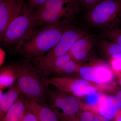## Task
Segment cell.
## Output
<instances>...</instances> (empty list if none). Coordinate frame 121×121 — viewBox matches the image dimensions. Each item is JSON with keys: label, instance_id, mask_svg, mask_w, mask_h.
Listing matches in <instances>:
<instances>
[{"label": "cell", "instance_id": "cell-6", "mask_svg": "<svg viewBox=\"0 0 121 121\" xmlns=\"http://www.w3.org/2000/svg\"><path fill=\"white\" fill-rule=\"evenodd\" d=\"M121 14V0H101L87 10L86 17L93 26L107 28Z\"/></svg>", "mask_w": 121, "mask_h": 121}, {"label": "cell", "instance_id": "cell-15", "mask_svg": "<svg viewBox=\"0 0 121 121\" xmlns=\"http://www.w3.org/2000/svg\"><path fill=\"white\" fill-rule=\"evenodd\" d=\"M28 107L39 121H60L58 115L47 104L29 100Z\"/></svg>", "mask_w": 121, "mask_h": 121}, {"label": "cell", "instance_id": "cell-12", "mask_svg": "<svg viewBox=\"0 0 121 121\" xmlns=\"http://www.w3.org/2000/svg\"><path fill=\"white\" fill-rule=\"evenodd\" d=\"M94 44L93 36L86 35L74 44L69 53L73 60L78 64L88 57L93 50Z\"/></svg>", "mask_w": 121, "mask_h": 121}, {"label": "cell", "instance_id": "cell-13", "mask_svg": "<svg viewBox=\"0 0 121 121\" xmlns=\"http://www.w3.org/2000/svg\"><path fill=\"white\" fill-rule=\"evenodd\" d=\"M29 103V100L21 95L0 121H22Z\"/></svg>", "mask_w": 121, "mask_h": 121}, {"label": "cell", "instance_id": "cell-1", "mask_svg": "<svg viewBox=\"0 0 121 121\" xmlns=\"http://www.w3.org/2000/svg\"><path fill=\"white\" fill-rule=\"evenodd\" d=\"M71 26L60 24L42 26L25 41L19 53L37 67L45 55L58 44L64 33Z\"/></svg>", "mask_w": 121, "mask_h": 121}, {"label": "cell", "instance_id": "cell-17", "mask_svg": "<svg viewBox=\"0 0 121 121\" xmlns=\"http://www.w3.org/2000/svg\"><path fill=\"white\" fill-rule=\"evenodd\" d=\"M101 51H102L110 59L121 61V46L105 39L99 40L98 42Z\"/></svg>", "mask_w": 121, "mask_h": 121}, {"label": "cell", "instance_id": "cell-9", "mask_svg": "<svg viewBox=\"0 0 121 121\" xmlns=\"http://www.w3.org/2000/svg\"><path fill=\"white\" fill-rule=\"evenodd\" d=\"M78 72L84 80L101 86L112 81L113 73L108 65L101 62L79 66Z\"/></svg>", "mask_w": 121, "mask_h": 121}, {"label": "cell", "instance_id": "cell-3", "mask_svg": "<svg viewBox=\"0 0 121 121\" xmlns=\"http://www.w3.org/2000/svg\"><path fill=\"white\" fill-rule=\"evenodd\" d=\"M18 73L15 84L21 95L29 101L47 104L48 85L29 60L24 59L17 62Z\"/></svg>", "mask_w": 121, "mask_h": 121}, {"label": "cell", "instance_id": "cell-16", "mask_svg": "<svg viewBox=\"0 0 121 121\" xmlns=\"http://www.w3.org/2000/svg\"><path fill=\"white\" fill-rule=\"evenodd\" d=\"M17 73V62L2 67L0 70V90L9 88L15 84Z\"/></svg>", "mask_w": 121, "mask_h": 121}, {"label": "cell", "instance_id": "cell-10", "mask_svg": "<svg viewBox=\"0 0 121 121\" xmlns=\"http://www.w3.org/2000/svg\"><path fill=\"white\" fill-rule=\"evenodd\" d=\"M24 4L23 0H0V35L18 16Z\"/></svg>", "mask_w": 121, "mask_h": 121}, {"label": "cell", "instance_id": "cell-5", "mask_svg": "<svg viewBox=\"0 0 121 121\" xmlns=\"http://www.w3.org/2000/svg\"><path fill=\"white\" fill-rule=\"evenodd\" d=\"M79 98L48 85L47 104L58 115L60 121H68L77 117L82 109Z\"/></svg>", "mask_w": 121, "mask_h": 121}, {"label": "cell", "instance_id": "cell-11", "mask_svg": "<svg viewBox=\"0 0 121 121\" xmlns=\"http://www.w3.org/2000/svg\"><path fill=\"white\" fill-rule=\"evenodd\" d=\"M121 109V102L116 96L101 95L96 113L111 121Z\"/></svg>", "mask_w": 121, "mask_h": 121}, {"label": "cell", "instance_id": "cell-24", "mask_svg": "<svg viewBox=\"0 0 121 121\" xmlns=\"http://www.w3.org/2000/svg\"><path fill=\"white\" fill-rule=\"evenodd\" d=\"M29 105V104H28ZM22 121H39L35 115L29 108L24 115Z\"/></svg>", "mask_w": 121, "mask_h": 121}, {"label": "cell", "instance_id": "cell-2", "mask_svg": "<svg viewBox=\"0 0 121 121\" xmlns=\"http://www.w3.org/2000/svg\"><path fill=\"white\" fill-rule=\"evenodd\" d=\"M38 22L34 10L25 4L18 16L0 35L1 45L13 54L35 30Z\"/></svg>", "mask_w": 121, "mask_h": 121}, {"label": "cell", "instance_id": "cell-23", "mask_svg": "<svg viewBox=\"0 0 121 121\" xmlns=\"http://www.w3.org/2000/svg\"><path fill=\"white\" fill-rule=\"evenodd\" d=\"M111 66L115 72L119 76L121 75V61L117 60L110 59Z\"/></svg>", "mask_w": 121, "mask_h": 121}, {"label": "cell", "instance_id": "cell-21", "mask_svg": "<svg viewBox=\"0 0 121 121\" xmlns=\"http://www.w3.org/2000/svg\"><path fill=\"white\" fill-rule=\"evenodd\" d=\"M80 8H83L88 10L101 0H76Z\"/></svg>", "mask_w": 121, "mask_h": 121}, {"label": "cell", "instance_id": "cell-25", "mask_svg": "<svg viewBox=\"0 0 121 121\" xmlns=\"http://www.w3.org/2000/svg\"><path fill=\"white\" fill-rule=\"evenodd\" d=\"M113 121H121V109L118 113L116 117L113 120Z\"/></svg>", "mask_w": 121, "mask_h": 121}, {"label": "cell", "instance_id": "cell-14", "mask_svg": "<svg viewBox=\"0 0 121 121\" xmlns=\"http://www.w3.org/2000/svg\"><path fill=\"white\" fill-rule=\"evenodd\" d=\"M0 90V120L13 106L21 95V93L16 84H14L7 92L3 93Z\"/></svg>", "mask_w": 121, "mask_h": 121}, {"label": "cell", "instance_id": "cell-26", "mask_svg": "<svg viewBox=\"0 0 121 121\" xmlns=\"http://www.w3.org/2000/svg\"><path fill=\"white\" fill-rule=\"evenodd\" d=\"M116 97L118 99L121 103V90L118 91Z\"/></svg>", "mask_w": 121, "mask_h": 121}, {"label": "cell", "instance_id": "cell-22", "mask_svg": "<svg viewBox=\"0 0 121 121\" xmlns=\"http://www.w3.org/2000/svg\"><path fill=\"white\" fill-rule=\"evenodd\" d=\"M27 1L26 4L33 10L41 6L48 0H25Z\"/></svg>", "mask_w": 121, "mask_h": 121}, {"label": "cell", "instance_id": "cell-28", "mask_svg": "<svg viewBox=\"0 0 121 121\" xmlns=\"http://www.w3.org/2000/svg\"><path fill=\"white\" fill-rule=\"evenodd\" d=\"M118 82H119V85L121 86V75L119 76V80H118Z\"/></svg>", "mask_w": 121, "mask_h": 121}, {"label": "cell", "instance_id": "cell-20", "mask_svg": "<svg viewBox=\"0 0 121 121\" xmlns=\"http://www.w3.org/2000/svg\"><path fill=\"white\" fill-rule=\"evenodd\" d=\"M76 117L81 121H101L99 114L84 109H82Z\"/></svg>", "mask_w": 121, "mask_h": 121}, {"label": "cell", "instance_id": "cell-7", "mask_svg": "<svg viewBox=\"0 0 121 121\" xmlns=\"http://www.w3.org/2000/svg\"><path fill=\"white\" fill-rule=\"evenodd\" d=\"M43 79L45 84L55 87L78 98L98 91L96 87L83 79L59 76L43 78Z\"/></svg>", "mask_w": 121, "mask_h": 121}, {"label": "cell", "instance_id": "cell-27", "mask_svg": "<svg viewBox=\"0 0 121 121\" xmlns=\"http://www.w3.org/2000/svg\"><path fill=\"white\" fill-rule=\"evenodd\" d=\"M80 121L78 118L77 117H76L74 118H73V119H70V120H68V121Z\"/></svg>", "mask_w": 121, "mask_h": 121}, {"label": "cell", "instance_id": "cell-4", "mask_svg": "<svg viewBox=\"0 0 121 121\" xmlns=\"http://www.w3.org/2000/svg\"><path fill=\"white\" fill-rule=\"evenodd\" d=\"M81 8L76 0H48L34 9L38 25H71Z\"/></svg>", "mask_w": 121, "mask_h": 121}, {"label": "cell", "instance_id": "cell-19", "mask_svg": "<svg viewBox=\"0 0 121 121\" xmlns=\"http://www.w3.org/2000/svg\"><path fill=\"white\" fill-rule=\"evenodd\" d=\"M101 95L98 91L84 96L86 105L82 108L96 113Z\"/></svg>", "mask_w": 121, "mask_h": 121}, {"label": "cell", "instance_id": "cell-18", "mask_svg": "<svg viewBox=\"0 0 121 121\" xmlns=\"http://www.w3.org/2000/svg\"><path fill=\"white\" fill-rule=\"evenodd\" d=\"M99 35L102 39L121 46V29L114 27L107 28L102 31Z\"/></svg>", "mask_w": 121, "mask_h": 121}, {"label": "cell", "instance_id": "cell-8", "mask_svg": "<svg viewBox=\"0 0 121 121\" xmlns=\"http://www.w3.org/2000/svg\"><path fill=\"white\" fill-rule=\"evenodd\" d=\"M86 35L84 31L71 26L64 33L58 44L45 55L40 64L36 67L37 70L40 71L56 58L68 53L74 44Z\"/></svg>", "mask_w": 121, "mask_h": 121}]
</instances>
